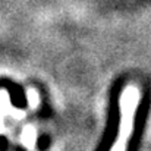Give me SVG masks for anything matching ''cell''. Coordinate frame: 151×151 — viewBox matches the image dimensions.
Returning a JSON list of instances; mask_svg holds the SVG:
<instances>
[{"instance_id": "obj_1", "label": "cell", "mask_w": 151, "mask_h": 151, "mask_svg": "<svg viewBox=\"0 0 151 151\" xmlns=\"http://www.w3.org/2000/svg\"><path fill=\"white\" fill-rule=\"evenodd\" d=\"M141 99V93L135 85H128L120 97V125L116 139L109 151H126L128 144L134 134L135 126V114L138 109V103Z\"/></svg>"}]
</instances>
